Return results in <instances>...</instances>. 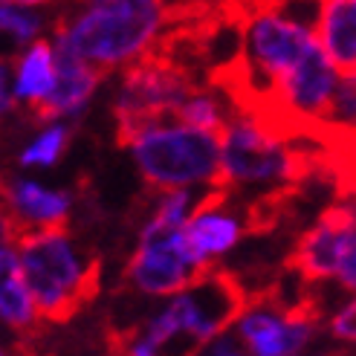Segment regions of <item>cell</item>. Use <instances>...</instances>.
<instances>
[{"mask_svg": "<svg viewBox=\"0 0 356 356\" xmlns=\"http://www.w3.org/2000/svg\"><path fill=\"white\" fill-rule=\"evenodd\" d=\"M15 6H26V9H35V6H44V3H52V0H9Z\"/></svg>", "mask_w": 356, "mask_h": 356, "instance_id": "7402d4cb", "label": "cell"}, {"mask_svg": "<svg viewBox=\"0 0 356 356\" xmlns=\"http://www.w3.org/2000/svg\"><path fill=\"white\" fill-rule=\"evenodd\" d=\"M327 131H356V73H342L336 81L322 134Z\"/></svg>", "mask_w": 356, "mask_h": 356, "instance_id": "2e32d148", "label": "cell"}, {"mask_svg": "<svg viewBox=\"0 0 356 356\" xmlns=\"http://www.w3.org/2000/svg\"><path fill=\"white\" fill-rule=\"evenodd\" d=\"M316 38L339 76L356 73V0H318Z\"/></svg>", "mask_w": 356, "mask_h": 356, "instance_id": "7c38bea8", "label": "cell"}, {"mask_svg": "<svg viewBox=\"0 0 356 356\" xmlns=\"http://www.w3.org/2000/svg\"><path fill=\"white\" fill-rule=\"evenodd\" d=\"M353 218H356L353 197H339V203H330L307 226V232L296 241L293 252L287 258V270L307 284L330 281L336 275V258H339L342 235Z\"/></svg>", "mask_w": 356, "mask_h": 356, "instance_id": "ba28073f", "label": "cell"}, {"mask_svg": "<svg viewBox=\"0 0 356 356\" xmlns=\"http://www.w3.org/2000/svg\"><path fill=\"white\" fill-rule=\"evenodd\" d=\"M56 44L52 38H35L26 44V49L15 58V73H12V96L17 104H24L26 111L44 104L56 87Z\"/></svg>", "mask_w": 356, "mask_h": 356, "instance_id": "4fadbf2b", "label": "cell"}, {"mask_svg": "<svg viewBox=\"0 0 356 356\" xmlns=\"http://www.w3.org/2000/svg\"><path fill=\"white\" fill-rule=\"evenodd\" d=\"M229 197H232V191L218 188L197 215L180 229L186 252L200 270H211V266H215V258L226 255L229 249H235L246 232L243 220L235 215V211H229V206H226Z\"/></svg>", "mask_w": 356, "mask_h": 356, "instance_id": "9c48e42d", "label": "cell"}, {"mask_svg": "<svg viewBox=\"0 0 356 356\" xmlns=\"http://www.w3.org/2000/svg\"><path fill=\"white\" fill-rule=\"evenodd\" d=\"M327 330L339 342H356V296L336 310L327 322Z\"/></svg>", "mask_w": 356, "mask_h": 356, "instance_id": "ac0fdd59", "label": "cell"}, {"mask_svg": "<svg viewBox=\"0 0 356 356\" xmlns=\"http://www.w3.org/2000/svg\"><path fill=\"white\" fill-rule=\"evenodd\" d=\"M206 270L194 264L183 246L180 229L159 235H139L124 266V284L145 296H177L188 290Z\"/></svg>", "mask_w": 356, "mask_h": 356, "instance_id": "52a82bcc", "label": "cell"}, {"mask_svg": "<svg viewBox=\"0 0 356 356\" xmlns=\"http://www.w3.org/2000/svg\"><path fill=\"white\" fill-rule=\"evenodd\" d=\"M249 293L243 284L226 270H206L188 290L177 293L165 313L174 322L177 339H188L191 350L197 353L206 342L220 336L226 327L241 322V316L249 310Z\"/></svg>", "mask_w": 356, "mask_h": 356, "instance_id": "5b68a950", "label": "cell"}, {"mask_svg": "<svg viewBox=\"0 0 356 356\" xmlns=\"http://www.w3.org/2000/svg\"><path fill=\"white\" fill-rule=\"evenodd\" d=\"M318 316L322 310L313 298L284 307H273V301L258 307L249 305L238 322V333L249 356H298L313 342Z\"/></svg>", "mask_w": 356, "mask_h": 356, "instance_id": "8992f818", "label": "cell"}, {"mask_svg": "<svg viewBox=\"0 0 356 356\" xmlns=\"http://www.w3.org/2000/svg\"><path fill=\"white\" fill-rule=\"evenodd\" d=\"M41 32H44V17L35 9L0 0V35H9L15 44L26 47L35 38H41Z\"/></svg>", "mask_w": 356, "mask_h": 356, "instance_id": "e0dca14e", "label": "cell"}, {"mask_svg": "<svg viewBox=\"0 0 356 356\" xmlns=\"http://www.w3.org/2000/svg\"><path fill=\"white\" fill-rule=\"evenodd\" d=\"M0 356H6V353H3V350H0Z\"/></svg>", "mask_w": 356, "mask_h": 356, "instance_id": "603a6c76", "label": "cell"}, {"mask_svg": "<svg viewBox=\"0 0 356 356\" xmlns=\"http://www.w3.org/2000/svg\"><path fill=\"white\" fill-rule=\"evenodd\" d=\"M211 356H246V353H243L238 345H232V342H226V339H223V342H218V345H215Z\"/></svg>", "mask_w": 356, "mask_h": 356, "instance_id": "44dd1931", "label": "cell"}, {"mask_svg": "<svg viewBox=\"0 0 356 356\" xmlns=\"http://www.w3.org/2000/svg\"><path fill=\"white\" fill-rule=\"evenodd\" d=\"M171 15L168 0H73L56 17L52 41L102 73H113L159 49Z\"/></svg>", "mask_w": 356, "mask_h": 356, "instance_id": "6da1fadb", "label": "cell"}, {"mask_svg": "<svg viewBox=\"0 0 356 356\" xmlns=\"http://www.w3.org/2000/svg\"><path fill=\"white\" fill-rule=\"evenodd\" d=\"M15 246L44 322L61 325L96 298L102 261L84 252L67 226L29 229Z\"/></svg>", "mask_w": 356, "mask_h": 356, "instance_id": "7a4b0ae2", "label": "cell"}, {"mask_svg": "<svg viewBox=\"0 0 356 356\" xmlns=\"http://www.w3.org/2000/svg\"><path fill=\"white\" fill-rule=\"evenodd\" d=\"M0 322L21 333L35 330L41 322L15 246H0Z\"/></svg>", "mask_w": 356, "mask_h": 356, "instance_id": "5bb4252c", "label": "cell"}, {"mask_svg": "<svg viewBox=\"0 0 356 356\" xmlns=\"http://www.w3.org/2000/svg\"><path fill=\"white\" fill-rule=\"evenodd\" d=\"M0 200L9 209V215L17 226L29 229H49V226H67L73 215V194L47 188L26 177H9L0 188Z\"/></svg>", "mask_w": 356, "mask_h": 356, "instance_id": "8fae6325", "label": "cell"}, {"mask_svg": "<svg viewBox=\"0 0 356 356\" xmlns=\"http://www.w3.org/2000/svg\"><path fill=\"white\" fill-rule=\"evenodd\" d=\"M12 73H15V61L0 56V119L15 111V96H12Z\"/></svg>", "mask_w": 356, "mask_h": 356, "instance_id": "d6986e66", "label": "cell"}, {"mask_svg": "<svg viewBox=\"0 0 356 356\" xmlns=\"http://www.w3.org/2000/svg\"><path fill=\"white\" fill-rule=\"evenodd\" d=\"M197 87L200 84L194 81L188 64L177 61L174 52L163 47L131 64L122 73V84L113 99L116 142L128 145L148 124L177 119V111Z\"/></svg>", "mask_w": 356, "mask_h": 356, "instance_id": "277c9868", "label": "cell"}, {"mask_svg": "<svg viewBox=\"0 0 356 356\" xmlns=\"http://www.w3.org/2000/svg\"><path fill=\"white\" fill-rule=\"evenodd\" d=\"M24 235V229L17 226V220L9 215V209L3 206V200H0V246H12L17 243V238Z\"/></svg>", "mask_w": 356, "mask_h": 356, "instance_id": "ffe728a7", "label": "cell"}, {"mask_svg": "<svg viewBox=\"0 0 356 356\" xmlns=\"http://www.w3.org/2000/svg\"><path fill=\"white\" fill-rule=\"evenodd\" d=\"M124 148H131L134 163L151 191L226 188L220 165V134L168 119L142 128Z\"/></svg>", "mask_w": 356, "mask_h": 356, "instance_id": "3957f363", "label": "cell"}, {"mask_svg": "<svg viewBox=\"0 0 356 356\" xmlns=\"http://www.w3.org/2000/svg\"><path fill=\"white\" fill-rule=\"evenodd\" d=\"M56 67H58V76H56V87H52L49 99L38 104V108L26 111L32 116V124H44L47 128L52 122L79 116L87 108V102L93 99V93L99 90L104 76H108L99 67L81 61L79 56H73V52L58 44H56Z\"/></svg>", "mask_w": 356, "mask_h": 356, "instance_id": "30bf717a", "label": "cell"}, {"mask_svg": "<svg viewBox=\"0 0 356 356\" xmlns=\"http://www.w3.org/2000/svg\"><path fill=\"white\" fill-rule=\"evenodd\" d=\"M73 142V124L70 122H52L35 136L24 151L17 154V165L21 168H52L61 163V156L70 151Z\"/></svg>", "mask_w": 356, "mask_h": 356, "instance_id": "9a60e30c", "label": "cell"}]
</instances>
